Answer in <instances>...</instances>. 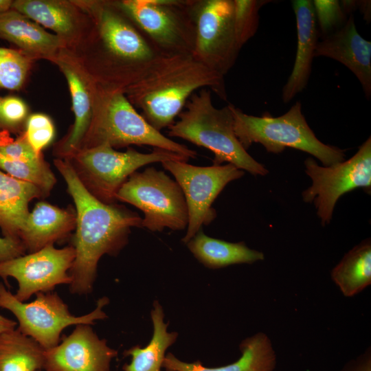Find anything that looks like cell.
I'll return each instance as SVG.
<instances>
[{"mask_svg":"<svg viewBox=\"0 0 371 371\" xmlns=\"http://www.w3.org/2000/svg\"><path fill=\"white\" fill-rule=\"evenodd\" d=\"M54 162L76 207V232L71 245L76 258L69 271V291L73 294L87 295L93 291L100 258L105 254L117 255L127 244L131 227H142V218L123 205L106 204L93 196L67 159L56 158Z\"/></svg>","mask_w":371,"mask_h":371,"instance_id":"obj_1","label":"cell"},{"mask_svg":"<svg viewBox=\"0 0 371 371\" xmlns=\"http://www.w3.org/2000/svg\"><path fill=\"white\" fill-rule=\"evenodd\" d=\"M87 12V66L100 87L124 90L138 80L160 55L120 8L118 1H74Z\"/></svg>","mask_w":371,"mask_h":371,"instance_id":"obj_2","label":"cell"},{"mask_svg":"<svg viewBox=\"0 0 371 371\" xmlns=\"http://www.w3.org/2000/svg\"><path fill=\"white\" fill-rule=\"evenodd\" d=\"M209 87L227 100L224 76L192 54L160 56L135 82L124 90L135 108L156 130L169 127L195 91Z\"/></svg>","mask_w":371,"mask_h":371,"instance_id":"obj_3","label":"cell"},{"mask_svg":"<svg viewBox=\"0 0 371 371\" xmlns=\"http://www.w3.org/2000/svg\"><path fill=\"white\" fill-rule=\"evenodd\" d=\"M178 115L179 120L168 127V135L186 139L214 153L213 165L231 164L254 175H266L268 170L255 160L237 139L229 104L218 109L205 88L194 93Z\"/></svg>","mask_w":371,"mask_h":371,"instance_id":"obj_4","label":"cell"},{"mask_svg":"<svg viewBox=\"0 0 371 371\" xmlns=\"http://www.w3.org/2000/svg\"><path fill=\"white\" fill-rule=\"evenodd\" d=\"M229 106L235 135L246 150L253 143H259L268 153H280L286 148L304 151L317 158L324 166L344 160L342 150L325 144L317 138L302 112L300 101L278 117H273L269 113L260 117L251 115L232 104Z\"/></svg>","mask_w":371,"mask_h":371,"instance_id":"obj_5","label":"cell"},{"mask_svg":"<svg viewBox=\"0 0 371 371\" xmlns=\"http://www.w3.org/2000/svg\"><path fill=\"white\" fill-rule=\"evenodd\" d=\"M101 144L113 148L147 145L189 159L197 155L195 150L169 139L153 128L136 111L123 91L100 87L93 116L80 149Z\"/></svg>","mask_w":371,"mask_h":371,"instance_id":"obj_6","label":"cell"},{"mask_svg":"<svg viewBox=\"0 0 371 371\" xmlns=\"http://www.w3.org/2000/svg\"><path fill=\"white\" fill-rule=\"evenodd\" d=\"M188 159L159 148L150 153H142L133 148L120 152L106 144L80 149L67 159L88 192L106 204L115 203L117 191L138 168L155 162H187Z\"/></svg>","mask_w":371,"mask_h":371,"instance_id":"obj_7","label":"cell"},{"mask_svg":"<svg viewBox=\"0 0 371 371\" xmlns=\"http://www.w3.org/2000/svg\"><path fill=\"white\" fill-rule=\"evenodd\" d=\"M36 295L32 302H21L0 282V308L10 311L17 319V329L44 350L59 344L61 333L65 328L80 324H94L95 321L107 317L103 311L109 302L106 297H100L89 313L76 316L70 313L57 293H38Z\"/></svg>","mask_w":371,"mask_h":371,"instance_id":"obj_8","label":"cell"},{"mask_svg":"<svg viewBox=\"0 0 371 371\" xmlns=\"http://www.w3.org/2000/svg\"><path fill=\"white\" fill-rule=\"evenodd\" d=\"M192 0H122L118 3L161 56L192 54Z\"/></svg>","mask_w":371,"mask_h":371,"instance_id":"obj_9","label":"cell"},{"mask_svg":"<svg viewBox=\"0 0 371 371\" xmlns=\"http://www.w3.org/2000/svg\"><path fill=\"white\" fill-rule=\"evenodd\" d=\"M115 197L142 210L144 214L142 227L152 232L165 228L183 230L188 226V207L180 186L153 167L132 174Z\"/></svg>","mask_w":371,"mask_h":371,"instance_id":"obj_10","label":"cell"},{"mask_svg":"<svg viewBox=\"0 0 371 371\" xmlns=\"http://www.w3.org/2000/svg\"><path fill=\"white\" fill-rule=\"evenodd\" d=\"M195 26L192 56L225 76L238 58L239 47L234 24V0H192Z\"/></svg>","mask_w":371,"mask_h":371,"instance_id":"obj_11","label":"cell"},{"mask_svg":"<svg viewBox=\"0 0 371 371\" xmlns=\"http://www.w3.org/2000/svg\"><path fill=\"white\" fill-rule=\"evenodd\" d=\"M304 165L312 184L302 192V199L306 203H314L323 226L330 223L335 204L343 194L358 188L370 193V137L346 161L321 166L308 157Z\"/></svg>","mask_w":371,"mask_h":371,"instance_id":"obj_12","label":"cell"},{"mask_svg":"<svg viewBox=\"0 0 371 371\" xmlns=\"http://www.w3.org/2000/svg\"><path fill=\"white\" fill-rule=\"evenodd\" d=\"M180 186L188 207V224L182 238L186 244L203 225H209L216 216L212 207L216 198L229 182L244 175V171L231 164L196 166L186 161L170 160L161 163Z\"/></svg>","mask_w":371,"mask_h":371,"instance_id":"obj_13","label":"cell"},{"mask_svg":"<svg viewBox=\"0 0 371 371\" xmlns=\"http://www.w3.org/2000/svg\"><path fill=\"white\" fill-rule=\"evenodd\" d=\"M75 258L71 245L58 249L49 245L0 263V278L7 286L9 278L15 279L18 288L14 296L25 302L34 294L51 292L58 285H69V271Z\"/></svg>","mask_w":371,"mask_h":371,"instance_id":"obj_14","label":"cell"},{"mask_svg":"<svg viewBox=\"0 0 371 371\" xmlns=\"http://www.w3.org/2000/svg\"><path fill=\"white\" fill-rule=\"evenodd\" d=\"M64 74L71 97L74 123L55 146L58 159H67L79 150L90 126L100 87L74 52L65 47L49 58Z\"/></svg>","mask_w":371,"mask_h":371,"instance_id":"obj_15","label":"cell"},{"mask_svg":"<svg viewBox=\"0 0 371 371\" xmlns=\"http://www.w3.org/2000/svg\"><path fill=\"white\" fill-rule=\"evenodd\" d=\"M117 355L89 324H77L56 346L44 350V371H109Z\"/></svg>","mask_w":371,"mask_h":371,"instance_id":"obj_16","label":"cell"},{"mask_svg":"<svg viewBox=\"0 0 371 371\" xmlns=\"http://www.w3.org/2000/svg\"><path fill=\"white\" fill-rule=\"evenodd\" d=\"M325 56L344 65L360 82L368 100L371 96V42L357 32L354 16L344 25L318 41L315 57Z\"/></svg>","mask_w":371,"mask_h":371,"instance_id":"obj_17","label":"cell"},{"mask_svg":"<svg viewBox=\"0 0 371 371\" xmlns=\"http://www.w3.org/2000/svg\"><path fill=\"white\" fill-rule=\"evenodd\" d=\"M291 3L296 19L297 50L293 70L282 89L284 103L306 87L319 38L312 1L294 0Z\"/></svg>","mask_w":371,"mask_h":371,"instance_id":"obj_18","label":"cell"},{"mask_svg":"<svg viewBox=\"0 0 371 371\" xmlns=\"http://www.w3.org/2000/svg\"><path fill=\"white\" fill-rule=\"evenodd\" d=\"M76 223V211L41 201L27 219L19 238L26 251H36L66 238Z\"/></svg>","mask_w":371,"mask_h":371,"instance_id":"obj_19","label":"cell"},{"mask_svg":"<svg viewBox=\"0 0 371 371\" xmlns=\"http://www.w3.org/2000/svg\"><path fill=\"white\" fill-rule=\"evenodd\" d=\"M0 38L15 44L31 58L49 59L67 47L60 37L13 9L0 12Z\"/></svg>","mask_w":371,"mask_h":371,"instance_id":"obj_20","label":"cell"},{"mask_svg":"<svg viewBox=\"0 0 371 371\" xmlns=\"http://www.w3.org/2000/svg\"><path fill=\"white\" fill-rule=\"evenodd\" d=\"M239 348L240 358L226 366L207 368L199 361L184 362L172 353H168L162 368L166 371H273L276 369V351L265 333L259 332L247 337L240 342Z\"/></svg>","mask_w":371,"mask_h":371,"instance_id":"obj_21","label":"cell"},{"mask_svg":"<svg viewBox=\"0 0 371 371\" xmlns=\"http://www.w3.org/2000/svg\"><path fill=\"white\" fill-rule=\"evenodd\" d=\"M11 9L53 30L67 46L80 41L81 15L74 1L16 0L12 1Z\"/></svg>","mask_w":371,"mask_h":371,"instance_id":"obj_22","label":"cell"},{"mask_svg":"<svg viewBox=\"0 0 371 371\" xmlns=\"http://www.w3.org/2000/svg\"><path fill=\"white\" fill-rule=\"evenodd\" d=\"M47 196L35 185L0 169V227L4 236L19 239L30 214V202Z\"/></svg>","mask_w":371,"mask_h":371,"instance_id":"obj_23","label":"cell"},{"mask_svg":"<svg viewBox=\"0 0 371 371\" xmlns=\"http://www.w3.org/2000/svg\"><path fill=\"white\" fill-rule=\"evenodd\" d=\"M186 245L194 256L210 269H220L236 264H251L265 259L262 252L249 248L244 242L229 243L211 238L202 229Z\"/></svg>","mask_w":371,"mask_h":371,"instance_id":"obj_24","label":"cell"},{"mask_svg":"<svg viewBox=\"0 0 371 371\" xmlns=\"http://www.w3.org/2000/svg\"><path fill=\"white\" fill-rule=\"evenodd\" d=\"M150 315L153 325L152 338L144 348L134 346L124 352V356L131 358L129 363L123 366L124 371H161L166 350L176 341L178 334L167 331L164 313L157 301L154 302Z\"/></svg>","mask_w":371,"mask_h":371,"instance_id":"obj_25","label":"cell"},{"mask_svg":"<svg viewBox=\"0 0 371 371\" xmlns=\"http://www.w3.org/2000/svg\"><path fill=\"white\" fill-rule=\"evenodd\" d=\"M330 277L345 297H353L371 284V243L362 241L347 252Z\"/></svg>","mask_w":371,"mask_h":371,"instance_id":"obj_26","label":"cell"},{"mask_svg":"<svg viewBox=\"0 0 371 371\" xmlns=\"http://www.w3.org/2000/svg\"><path fill=\"white\" fill-rule=\"evenodd\" d=\"M44 349L17 328L0 334V371L43 370Z\"/></svg>","mask_w":371,"mask_h":371,"instance_id":"obj_27","label":"cell"},{"mask_svg":"<svg viewBox=\"0 0 371 371\" xmlns=\"http://www.w3.org/2000/svg\"><path fill=\"white\" fill-rule=\"evenodd\" d=\"M0 169L14 178L35 185L47 196L56 181L49 165L44 158L35 162H24L0 156Z\"/></svg>","mask_w":371,"mask_h":371,"instance_id":"obj_28","label":"cell"},{"mask_svg":"<svg viewBox=\"0 0 371 371\" xmlns=\"http://www.w3.org/2000/svg\"><path fill=\"white\" fill-rule=\"evenodd\" d=\"M31 58L21 50L0 47V88L19 89L25 80Z\"/></svg>","mask_w":371,"mask_h":371,"instance_id":"obj_29","label":"cell"},{"mask_svg":"<svg viewBox=\"0 0 371 371\" xmlns=\"http://www.w3.org/2000/svg\"><path fill=\"white\" fill-rule=\"evenodd\" d=\"M270 1L234 0V24L236 40L240 48L256 32L259 10Z\"/></svg>","mask_w":371,"mask_h":371,"instance_id":"obj_30","label":"cell"},{"mask_svg":"<svg viewBox=\"0 0 371 371\" xmlns=\"http://www.w3.org/2000/svg\"><path fill=\"white\" fill-rule=\"evenodd\" d=\"M312 2L318 31L322 38L337 30L346 23V13L339 1L314 0Z\"/></svg>","mask_w":371,"mask_h":371,"instance_id":"obj_31","label":"cell"},{"mask_svg":"<svg viewBox=\"0 0 371 371\" xmlns=\"http://www.w3.org/2000/svg\"><path fill=\"white\" fill-rule=\"evenodd\" d=\"M23 133L34 151L37 154H42V150L53 140L55 128L48 115L34 113L28 117Z\"/></svg>","mask_w":371,"mask_h":371,"instance_id":"obj_32","label":"cell"},{"mask_svg":"<svg viewBox=\"0 0 371 371\" xmlns=\"http://www.w3.org/2000/svg\"><path fill=\"white\" fill-rule=\"evenodd\" d=\"M0 156L24 162H35L43 159V154H37L32 148L24 133L13 139L5 131H0Z\"/></svg>","mask_w":371,"mask_h":371,"instance_id":"obj_33","label":"cell"},{"mask_svg":"<svg viewBox=\"0 0 371 371\" xmlns=\"http://www.w3.org/2000/svg\"><path fill=\"white\" fill-rule=\"evenodd\" d=\"M27 108L25 103L14 96L2 98L0 104V117L3 129H14L26 117Z\"/></svg>","mask_w":371,"mask_h":371,"instance_id":"obj_34","label":"cell"},{"mask_svg":"<svg viewBox=\"0 0 371 371\" xmlns=\"http://www.w3.org/2000/svg\"><path fill=\"white\" fill-rule=\"evenodd\" d=\"M25 251L20 240L0 236V263L25 254Z\"/></svg>","mask_w":371,"mask_h":371,"instance_id":"obj_35","label":"cell"},{"mask_svg":"<svg viewBox=\"0 0 371 371\" xmlns=\"http://www.w3.org/2000/svg\"><path fill=\"white\" fill-rule=\"evenodd\" d=\"M339 371H371L370 348L356 358L348 361Z\"/></svg>","mask_w":371,"mask_h":371,"instance_id":"obj_36","label":"cell"},{"mask_svg":"<svg viewBox=\"0 0 371 371\" xmlns=\"http://www.w3.org/2000/svg\"><path fill=\"white\" fill-rule=\"evenodd\" d=\"M17 322L0 315V334L16 328Z\"/></svg>","mask_w":371,"mask_h":371,"instance_id":"obj_37","label":"cell"},{"mask_svg":"<svg viewBox=\"0 0 371 371\" xmlns=\"http://www.w3.org/2000/svg\"><path fill=\"white\" fill-rule=\"evenodd\" d=\"M370 1H358L357 8H359L361 13L363 14V18L365 20H370Z\"/></svg>","mask_w":371,"mask_h":371,"instance_id":"obj_38","label":"cell"},{"mask_svg":"<svg viewBox=\"0 0 371 371\" xmlns=\"http://www.w3.org/2000/svg\"><path fill=\"white\" fill-rule=\"evenodd\" d=\"M12 1L0 0V12H5L11 9Z\"/></svg>","mask_w":371,"mask_h":371,"instance_id":"obj_39","label":"cell"},{"mask_svg":"<svg viewBox=\"0 0 371 371\" xmlns=\"http://www.w3.org/2000/svg\"><path fill=\"white\" fill-rule=\"evenodd\" d=\"M1 100H2V98H0V104H1ZM0 128H3V124L1 120V117H0Z\"/></svg>","mask_w":371,"mask_h":371,"instance_id":"obj_40","label":"cell"},{"mask_svg":"<svg viewBox=\"0 0 371 371\" xmlns=\"http://www.w3.org/2000/svg\"><path fill=\"white\" fill-rule=\"evenodd\" d=\"M38 371H43V370H38Z\"/></svg>","mask_w":371,"mask_h":371,"instance_id":"obj_41","label":"cell"}]
</instances>
